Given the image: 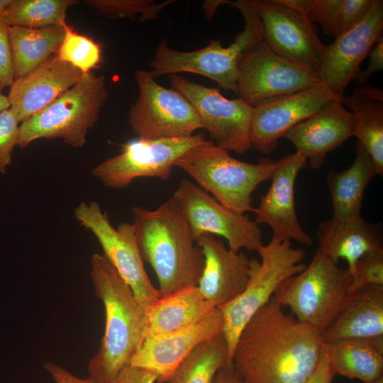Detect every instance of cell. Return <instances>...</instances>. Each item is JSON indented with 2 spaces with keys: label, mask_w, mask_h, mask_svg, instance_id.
<instances>
[{
  "label": "cell",
  "mask_w": 383,
  "mask_h": 383,
  "mask_svg": "<svg viewBox=\"0 0 383 383\" xmlns=\"http://www.w3.org/2000/svg\"><path fill=\"white\" fill-rule=\"evenodd\" d=\"M322 352L318 330L287 314L272 298L240 332L232 363L245 383H306Z\"/></svg>",
  "instance_id": "1"
},
{
  "label": "cell",
  "mask_w": 383,
  "mask_h": 383,
  "mask_svg": "<svg viewBox=\"0 0 383 383\" xmlns=\"http://www.w3.org/2000/svg\"><path fill=\"white\" fill-rule=\"evenodd\" d=\"M91 277L106 322L99 349L88 362L89 379L114 383L147 335L148 311L104 255H92Z\"/></svg>",
  "instance_id": "2"
},
{
  "label": "cell",
  "mask_w": 383,
  "mask_h": 383,
  "mask_svg": "<svg viewBox=\"0 0 383 383\" xmlns=\"http://www.w3.org/2000/svg\"><path fill=\"white\" fill-rule=\"evenodd\" d=\"M132 211L141 257L152 267L161 296L197 285L204 257L174 195L156 209L134 206Z\"/></svg>",
  "instance_id": "3"
},
{
  "label": "cell",
  "mask_w": 383,
  "mask_h": 383,
  "mask_svg": "<svg viewBox=\"0 0 383 383\" xmlns=\"http://www.w3.org/2000/svg\"><path fill=\"white\" fill-rule=\"evenodd\" d=\"M224 206L240 213L252 211V194L270 179L275 161L261 159L248 163L233 157L229 152L209 140L196 146L174 163Z\"/></svg>",
  "instance_id": "4"
},
{
  "label": "cell",
  "mask_w": 383,
  "mask_h": 383,
  "mask_svg": "<svg viewBox=\"0 0 383 383\" xmlns=\"http://www.w3.org/2000/svg\"><path fill=\"white\" fill-rule=\"evenodd\" d=\"M228 4L240 12L245 22L243 29L232 43L223 47L220 40H213L199 50L183 52L172 49L163 40L155 48L150 64L154 78L180 72L195 73L235 94L238 59L243 52L262 39V28L251 0L230 1Z\"/></svg>",
  "instance_id": "5"
},
{
  "label": "cell",
  "mask_w": 383,
  "mask_h": 383,
  "mask_svg": "<svg viewBox=\"0 0 383 383\" xmlns=\"http://www.w3.org/2000/svg\"><path fill=\"white\" fill-rule=\"evenodd\" d=\"M351 284L347 269L316 250L303 271L280 283L272 298L281 307H289L296 319L321 333L348 301Z\"/></svg>",
  "instance_id": "6"
},
{
  "label": "cell",
  "mask_w": 383,
  "mask_h": 383,
  "mask_svg": "<svg viewBox=\"0 0 383 383\" xmlns=\"http://www.w3.org/2000/svg\"><path fill=\"white\" fill-rule=\"evenodd\" d=\"M107 97L104 76L83 74L74 86L20 123L18 146L26 148L40 138H62L72 147L84 146Z\"/></svg>",
  "instance_id": "7"
},
{
  "label": "cell",
  "mask_w": 383,
  "mask_h": 383,
  "mask_svg": "<svg viewBox=\"0 0 383 383\" xmlns=\"http://www.w3.org/2000/svg\"><path fill=\"white\" fill-rule=\"evenodd\" d=\"M260 260H250L248 281L243 292L231 302L218 307L223 318V333L232 362L238 338L252 316L272 298L282 282L303 271L305 252L289 240L272 237L257 250Z\"/></svg>",
  "instance_id": "8"
},
{
  "label": "cell",
  "mask_w": 383,
  "mask_h": 383,
  "mask_svg": "<svg viewBox=\"0 0 383 383\" xmlns=\"http://www.w3.org/2000/svg\"><path fill=\"white\" fill-rule=\"evenodd\" d=\"M135 79L139 94L128 116L139 138H186L202 128L195 109L178 91L159 84L148 70H137Z\"/></svg>",
  "instance_id": "9"
},
{
  "label": "cell",
  "mask_w": 383,
  "mask_h": 383,
  "mask_svg": "<svg viewBox=\"0 0 383 383\" xmlns=\"http://www.w3.org/2000/svg\"><path fill=\"white\" fill-rule=\"evenodd\" d=\"M74 215L79 225L94 234L103 255L148 311L161 294L144 268L133 223H122L115 228L96 201H82L74 209Z\"/></svg>",
  "instance_id": "10"
},
{
  "label": "cell",
  "mask_w": 383,
  "mask_h": 383,
  "mask_svg": "<svg viewBox=\"0 0 383 383\" xmlns=\"http://www.w3.org/2000/svg\"><path fill=\"white\" fill-rule=\"evenodd\" d=\"M208 141L201 133L177 138H138L123 144L120 154L99 164L92 174L112 189L126 188L141 177L167 180L179 157Z\"/></svg>",
  "instance_id": "11"
},
{
  "label": "cell",
  "mask_w": 383,
  "mask_h": 383,
  "mask_svg": "<svg viewBox=\"0 0 383 383\" xmlns=\"http://www.w3.org/2000/svg\"><path fill=\"white\" fill-rule=\"evenodd\" d=\"M321 84L314 70L277 54L263 39L243 52L238 61L235 94L252 107Z\"/></svg>",
  "instance_id": "12"
},
{
  "label": "cell",
  "mask_w": 383,
  "mask_h": 383,
  "mask_svg": "<svg viewBox=\"0 0 383 383\" xmlns=\"http://www.w3.org/2000/svg\"><path fill=\"white\" fill-rule=\"evenodd\" d=\"M172 87L195 109L213 143L237 154L252 148L250 121L252 107L240 98L229 99L219 89L192 82L177 74L169 75Z\"/></svg>",
  "instance_id": "13"
},
{
  "label": "cell",
  "mask_w": 383,
  "mask_h": 383,
  "mask_svg": "<svg viewBox=\"0 0 383 383\" xmlns=\"http://www.w3.org/2000/svg\"><path fill=\"white\" fill-rule=\"evenodd\" d=\"M173 195L195 239L204 233L221 236L234 252L243 248L257 252L263 245L262 231L255 221L224 206L199 186L182 179Z\"/></svg>",
  "instance_id": "14"
},
{
  "label": "cell",
  "mask_w": 383,
  "mask_h": 383,
  "mask_svg": "<svg viewBox=\"0 0 383 383\" xmlns=\"http://www.w3.org/2000/svg\"><path fill=\"white\" fill-rule=\"evenodd\" d=\"M262 28V39L277 54L318 74L326 45L306 14L289 0H251Z\"/></svg>",
  "instance_id": "15"
},
{
  "label": "cell",
  "mask_w": 383,
  "mask_h": 383,
  "mask_svg": "<svg viewBox=\"0 0 383 383\" xmlns=\"http://www.w3.org/2000/svg\"><path fill=\"white\" fill-rule=\"evenodd\" d=\"M335 99L339 98L321 84L260 102L252 107V148L264 155L272 153L288 131Z\"/></svg>",
  "instance_id": "16"
},
{
  "label": "cell",
  "mask_w": 383,
  "mask_h": 383,
  "mask_svg": "<svg viewBox=\"0 0 383 383\" xmlns=\"http://www.w3.org/2000/svg\"><path fill=\"white\" fill-rule=\"evenodd\" d=\"M382 35L383 1L373 0L367 14L357 25L326 45L318 76L340 100L360 72L362 62Z\"/></svg>",
  "instance_id": "17"
},
{
  "label": "cell",
  "mask_w": 383,
  "mask_h": 383,
  "mask_svg": "<svg viewBox=\"0 0 383 383\" xmlns=\"http://www.w3.org/2000/svg\"><path fill=\"white\" fill-rule=\"evenodd\" d=\"M307 166V160L296 152L275 161L270 177L271 184L256 209L255 222L267 225L272 237L279 240H296L311 245V237L304 230L297 217L294 186L299 172Z\"/></svg>",
  "instance_id": "18"
},
{
  "label": "cell",
  "mask_w": 383,
  "mask_h": 383,
  "mask_svg": "<svg viewBox=\"0 0 383 383\" xmlns=\"http://www.w3.org/2000/svg\"><path fill=\"white\" fill-rule=\"evenodd\" d=\"M223 318L216 308L197 323L163 335L145 338L129 365L153 372L167 383L177 366L202 342L223 333Z\"/></svg>",
  "instance_id": "19"
},
{
  "label": "cell",
  "mask_w": 383,
  "mask_h": 383,
  "mask_svg": "<svg viewBox=\"0 0 383 383\" xmlns=\"http://www.w3.org/2000/svg\"><path fill=\"white\" fill-rule=\"evenodd\" d=\"M353 128L351 113L340 99H335L294 126L282 138L294 145L295 152L308 160L311 168L318 170L328 152L353 136Z\"/></svg>",
  "instance_id": "20"
},
{
  "label": "cell",
  "mask_w": 383,
  "mask_h": 383,
  "mask_svg": "<svg viewBox=\"0 0 383 383\" xmlns=\"http://www.w3.org/2000/svg\"><path fill=\"white\" fill-rule=\"evenodd\" d=\"M82 74L78 69L53 55L13 82L7 95L9 109L21 123L74 86Z\"/></svg>",
  "instance_id": "21"
},
{
  "label": "cell",
  "mask_w": 383,
  "mask_h": 383,
  "mask_svg": "<svg viewBox=\"0 0 383 383\" xmlns=\"http://www.w3.org/2000/svg\"><path fill=\"white\" fill-rule=\"evenodd\" d=\"M196 242L204 257V266L197 286L204 297L218 308L245 289L250 259L243 252H234L214 235L204 233Z\"/></svg>",
  "instance_id": "22"
},
{
  "label": "cell",
  "mask_w": 383,
  "mask_h": 383,
  "mask_svg": "<svg viewBox=\"0 0 383 383\" xmlns=\"http://www.w3.org/2000/svg\"><path fill=\"white\" fill-rule=\"evenodd\" d=\"M383 338V286L367 284L350 296L321 333L323 343L350 338Z\"/></svg>",
  "instance_id": "23"
},
{
  "label": "cell",
  "mask_w": 383,
  "mask_h": 383,
  "mask_svg": "<svg viewBox=\"0 0 383 383\" xmlns=\"http://www.w3.org/2000/svg\"><path fill=\"white\" fill-rule=\"evenodd\" d=\"M317 250L338 262H348L353 276L357 261L364 254L382 248L379 225L370 224L360 217L340 221L332 218L323 221L316 231Z\"/></svg>",
  "instance_id": "24"
},
{
  "label": "cell",
  "mask_w": 383,
  "mask_h": 383,
  "mask_svg": "<svg viewBox=\"0 0 383 383\" xmlns=\"http://www.w3.org/2000/svg\"><path fill=\"white\" fill-rule=\"evenodd\" d=\"M216 307L202 295L197 285H189L159 298L148 310L145 338L166 335L190 327Z\"/></svg>",
  "instance_id": "25"
},
{
  "label": "cell",
  "mask_w": 383,
  "mask_h": 383,
  "mask_svg": "<svg viewBox=\"0 0 383 383\" xmlns=\"http://www.w3.org/2000/svg\"><path fill=\"white\" fill-rule=\"evenodd\" d=\"M341 102L353 118V136L370 155L377 175H383V90L370 83L359 86Z\"/></svg>",
  "instance_id": "26"
},
{
  "label": "cell",
  "mask_w": 383,
  "mask_h": 383,
  "mask_svg": "<svg viewBox=\"0 0 383 383\" xmlns=\"http://www.w3.org/2000/svg\"><path fill=\"white\" fill-rule=\"evenodd\" d=\"M376 175L370 155L362 143L357 140L353 163L343 172L330 171L326 177L333 218L346 221L360 217L365 189Z\"/></svg>",
  "instance_id": "27"
},
{
  "label": "cell",
  "mask_w": 383,
  "mask_h": 383,
  "mask_svg": "<svg viewBox=\"0 0 383 383\" xmlns=\"http://www.w3.org/2000/svg\"><path fill=\"white\" fill-rule=\"evenodd\" d=\"M323 344L335 375L372 383L383 376V338H350Z\"/></svg>",
  "instance_id": "28"
},
{
  "label": "cell",
  "mask_w": 383,
  "mask_h": 383,
  "mask_svg": "<svg viewBox=\"0 0 383 383\" xmlns=\"http://www.w3.org/2000/svg\"><path fill=\"white\" fill-rule=\"evenodd\" d=\"M64 33L63 26L41 28L9 26L15 79L27 74L55 55Z\"/></svg>",
  "instance_id": "29"
},
{
  "label": "cell",
  "mask_w": 383,
  "mask_h": 383,
  "mask_svg": "<svg viewBox=\"0 0 383 383\" xmlns=\"http://www.w3.org/2000/svg\"><path fill=\"white\" fill-rule=\"evenodd\" d=\"M373 0H289L327 35L338 38L367 14Z\"/></svg>",
  "instance_id": "30"
},
{
  "label": "cell",
  "mask_w": 383,
  "mask_h": 383,
  "mask_svg": "<svg viewBox=\"0 0 383 383\" xmlns=\"http://www.w3.org/2000/svg\"><path fill=\"white\" fill-rule=\"evenodd\" d=\"M232 364L223 333L202 342L177 366L167 383H212L217 372Z\"/></svg>",
  "instance_id": "31"
},
{
  "label": "cell",
  "mask_w": 383,
  "mask_h": 383,
  "mask_svg": "<svg viewBox=\"0 0 383 383\" xmlns=\"http://www.w3.org/2000/svg\"><path fill=\"white\" fill-rule=\"evenodd\" d=\"M76 0H11L4 16L9 26L41 28L62 26L70 6Z\"/></svg>",
  "instance_id": "32"
},
{
  "label": "cell",
  "mask_w": 383,
  "mask_h": 383,
  "mask_svg": "<svg viewBox=\"0 0 383 383\" xmlns=\"http://www.w3.org/2000/svg\"><path fill=\"white\" fill-rule=\"evenodd\" d=\"M63 28L64 36L55 55L60 60L78 69L82 74L91 72L101 61L100 45L76 32L67 23Z\"/></svg>",
  "instance_id": "33"
},
{
  "label": "cell",
  "mask_w": 383,
  "mask_h": 383,
  "mask_svg": "<svg viewBox=\"0 0 383 383\" xmlns=\"http://www.w3.org/2000/svg\"><path fill=\"white\" fill-rule=\"evenodd\" d=\"M175 1L156 3L152 0H87L84 2L99 13L111 18H138L139 21H151L159 17V13Z\"/></svg>",
  "instance_id": "34"
},
{
  "label": "cell",
  "mask_w": 383,
  "mask_h": 383,
  "mask_svg": "<svg viewBox=\"0 0 383 383\" xmlns=\"http://www.w3.org/2000/svg\"><path fill=\"white\" fill-rule=\"evenodd\" d=\"M367 284L383 286V248L366 252L356 262L351 292Z\"/></svg>",
  "instance_id": "35"
},
{
  "label": "cell",
  "mask_w": 383,
  "mask_h": 383,
  "mask_svg": "<svg viewBox=\"0 0 383 383\" xmlns=\"http://www.w3.org/2000/svg\"><path fill=\"white\" fill-rule=\"evenodd\" d=\"M20 123L10 109L0 113V173L11 164L12 152L18 146Z\"/></svg>",
  "instance_id": "36"
},
{
  "label": "cell",
  "mask_w": 383,
  "mask_h": 383,
  "mask_svg": "<svg viewBox=\"0 0 383 383\" xmlns=\"http://www.w3.org/2000/svg\"><path fill=\"white\" fill-rule=\"evenodd\" d=\"M14 79L9 26L0 18V82L6 87H10Z\"/></svg>",
  "instance_id": "37"
},
{
  "label": "cell",
  "mask_w": 383,
  "mask_h": 383,
  "mask_svg": "<svg viewBox=\"0 0 383 383\" xmlns=\"http://www.w3.org/2000/svg\"><path fill=\"white\" fill-rule=\"evenodd\" d=\"M369 64L364 70H360L355 77L359 86L368 84L370 76L383 69V35L376 42L368 55Z\"/></svg>",
  "instance_id": "38"
},
{
  "label": "cell",
  "mask_w": 383,
  "mask_h": 383,
  "mask_svg": "<svg viewBox=\"0 0 383 383\" xmlns=\"http://www.w3.org/2000/svg\"><path fill=\"white\" fill-rule=\"evenodd\" d=\"M157 378L153 372L128 365L119 372L114 383H155Z\"/></svg>",
  "instance_id": "39"
},
{
  "label": "cell",
  "mask_w": 383,
  "mask_h": 383,
  "mask_svg": "<svg viewBox=\"0 0 383 383\" xmlns=\"http://www.w3.org/2000/svg\"><path fill=\"white\" fill-rule=\"evenodd\" d=\"M44 368L56 383H97L90 380L89 378L81 379L53 362H45Z\"/></svg>",
  "instance_id": "40"
},
{
  "label": "cell",
  "mask_w": 383,
  "mask_h": 383,
  "mask_svg": "<svg viewBox=\"0 0 383 383\" xmlns=\"http://www.w3.org/2000/svg\"><path fill=\"white\" fill-rule=\"evenodd\" d=\"M334 377L323 344V352L318 364L306 383H331Z\"/></svg>",
  "instance_id": "41"
},
{
  "label": "cell",
  "mask_w": 383,
  "mask_h": 383,
  "mask_svg": "<svg viewBox=\"0 0 383 383\" xmlns=\"http://www.w3.org/2000/svg\"><path fill=\"white\" fill-rule=\"evenodd\" d=\"M212 383H245L236 372L233 363L221 367L216 374Z\"/></svg>",
  "instance_id": "42"
},
{
  "label": "cell",
  "mask_w": 383,
  "mask_h": 383,
  "mask_svg": "<svg viewBox=\"0 0 383 383\" xmlns=\"http://www.w3.org/2000/svg\"><path fill=\"white\" fill-rule=\"evenodd\" d=\"M229 1L227 0L205 1L202 4V8L205 12L206 19L211 21L214 17L217 9L223 4H228Z\"/></svg>",
  "instance_id": "43"
},
{
  "label": "cell",
  "mask_w": 383,
  "mask_h": 383,
  "mask_svg": "<svg viewBox=\"0 0 383 383\" xmlns=\"http://www.w3.org/2000/svg\"><path fill=\"white\" fill-rule=\"evenodd\" d=\"M9 108L10 104L7 96L3 94L2 92L0 91V113Z\"/></svg>",
  "instance_id": "44"
},
{
  "label": "cell",
  "mask_w": 383,
  "mask_h": 383,
  "mask_svg": "<svg viewBox=\"0 0 383 383\" xmlns=\"http://www.w3.org/2000/svg\"><path fill=\"white\" fill-rule=\"evenodd\" d=\"M10 2L11 0H0V18L3 17L4 13Z\"/></svg>",
  "instance_id": "45"
},
{
  "label": "cell",
  "mask_w": 383,
  "mask_h": 383,
  "mask_svg": "<svg viewBox=\"0 0 383 383\" xmlns=\"http://www.w3.org/2000/svg\"><path fill=\"white\" fill-rule=\"evenodd\" d=\"M372 383H383V376L374 381Z\"/></svg>",
  "instance_id": "46"
},
{
  "label": "cell",
  "mask_w": 383,
  "mask_h": 383,
  "mask_svg": "<svg viewBox=\"0 0 383 383\" xmlns=\"http://www.w3.org/2000/svg\"><path fill=\"white\" fill-rule=\"evenodd\" d=\"M4 87H3L2 84L0 82V91H1V90L4 89Z\"/></svg>",
  "instance_id": "47"
}]
</instances>
